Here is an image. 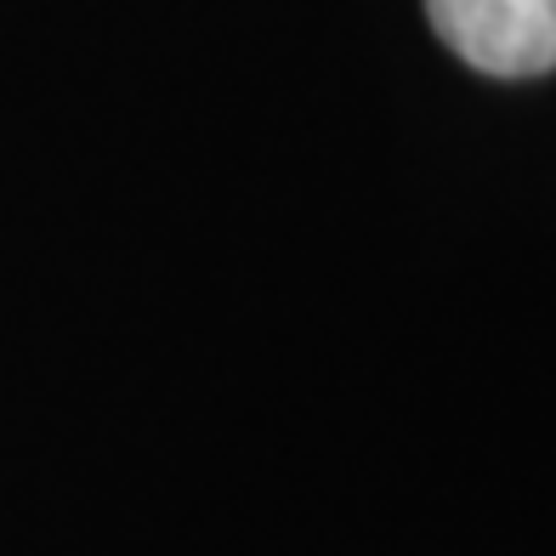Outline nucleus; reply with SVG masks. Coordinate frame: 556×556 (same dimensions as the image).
Returning a JSON list of instances; mask_svg holds the SVG:
<instances>
[{
  "label": "nucleus",
  "mask_w": 556,
  "mask_h": 556,
  "mask_svg": "<svg viewBox=\"0 0 556 556\" xmlns=\"http://www.w3.org/2000/svg\"><path fill=\"white\" fill-rule=\"evenodd\" d=\"M432 29L460 63L528 80L556 68V0H426Z\"/></svg>",
  "instance_id": "f257e3e1"
}]
</instances>
